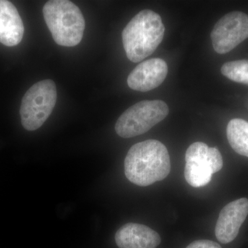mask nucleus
Masks as SVG:
<instances>
[{
    "mask_svg": "<svg viewBox=\"0 0 248 248\" xmlns=\"http://www.w3.org/2000/svg\"><path fill=\"white\" fill-rule=\"evenodd\" d=\"M124 169L127 179L135 185L148 186L164 180L170 172L169 151L157 140L140 142L129 150Z\"/></svg>",
    "mask_w": 248,
    "mask_h": 248,
    "instance_id": "nucleus-1",
    "label": "nucleus"
},
{
    "mask_svg": "<svg viewBox=\"0 0 248 248\" xmlns=\"http://www.w3.org/2000/svg\"><path fill=\"white\" fill-rule=\"evenodd\" d=\"M165 27L159 14L151 10L140 11L122 32L127 58L138 63L150 56L164 39Z\"/></svg>",
    "mask_w": 248,
    "mask_h": 248,
    "instance_id": "nucleus-2",
    "label": "nucleus"
},
{
    "mask_svg": "<svg viewBox=\"0 0 248 248\" xmlns=\"http://www.w3.org/2000/svg\"><path fill=\"white\" fill-rule=\"evenodd\" d=\"M46 24L55 43L73 47L82 40L85 19L79 8L67 0H52L43 8Z\"/></svg>",
    "mask_w": 248,
    "mask_h": 248,
    "instance_id": "nucleus-3",
    "label": "nucleus"
},
{
    "mask_svg": "<svg viewBox=\"0 0 248 248\" xmlns=\"http://www.w3.org/2000/svg\"><path fill=\"white\" fill-rule=\"evenodd\" d=\"M56 100V86L52 80H42L31 86L22 98L19 110L23 127L29 131L40 128L53 112Z\"/></svg>",
    "mask_w": 248,
    "mask_h": 248,
    "instance_id": "nucleus-4",
    "label": "nucleus"
},
{
    "mask_svg": "<svg viewBox=\"0 0 248 248\" xmlns=\"http://www.w3.org/2000/svg\"><path fill=\"white\" fill-rule=\"evenodd\" d=\"M169 113V108L164 101H141L120 116L116 122V133L125 139L141 135L164 120Z\"/></svg>",
    "mask_w": 248,
    "mask_h": 248,
    "instance_id": "nucleus-5",
    "label": "nucleus"
},
{
    "mask_svg": "<svg viewBox=\"0 0 248 248\" xmlns=\"http://www.w3.org/2000/svg\"><path fill=\"white\" fill-rule=\"evenodd\" d=\"M184 176L187 184L195 187L207 185L214 173L223 168V158L217 148H210L203 142H195L186 153Z\"/></svg>",
    "mask_w": 248,
    "mask_h": 248,
    "instance_id": "nucleus-6",
    "label": "nucleus"
},
{
    "mask_svg": "<svg viewBox=\"0 0 248 248\" xmlns=\"http://www.w3.org/2000/svg\"><path fill=\"white\" fill-rule=\"evenodd\" d=\"M210 36L217 53H229L248 38V15L238 11L226 14L216 23Z\"/></svg>",
    "mask_w": 248,
    "mask_h": 248,
    "instance_id": "nucleus-7",
    "label": "nucleus"
},
{
    "mask_svg": "<svg viewBox=\"0 0 248 248\" xmlns=\"http://www.w3.org/2000/svg\"><path fill=\"white\" fill-rule=\"evenodd\" d=\"M248 215V199H239L226 205L222 209L215 227L218 241L223 244L234 241Z\"/></svg>",
    "mask_w": 248,
    "mask_h": 248,
    "instance_id": "nucleus-8",
    "label": "nucleus"
},
{
    "mask_svg": "<svg viewBox=\"0 0 248 248\" xmlns=\"http://www.w3.org/2000/svg\"><path fill=\"white\" fill-rule=\"evenodd\" d=\"M169 68L166 62L153 58L140 63L129 75L127 83L134 91L146 92L157 88L164 82Z\"/></svg>",
    "mask_w": 248,
    "mask_h": 248,
    "instance_id": "nucleus-9",
    "label": "nucleus"
},
{
    "mask_svg": "<svg viewBox=\"0 0 248 248\" xmlns=\"http://www.w3.org/2000/svg\"><path fill=\"white\" fill-rule=\"evenodd\" d=\"M115 241L120 248H156L161 244V237L149 227L129 223L117 232Z\"/></svg>",
    "mask_w": 248,
    "mask_h": 248,
    "instance_id": "nucleus-10",
    "label": "nucleus"
},
{
    "mask_svg": "<svg viewBox=\"0 0 248 248\" xmlns=\"http://www.w3.org/2000/svg\"><path fill=\"white\" fill-rule=\"evenodd\" d=\"M24 27L17 9L11 1L0 0V43L15 46L20 43Z\"/></svg>",
    "mask_w": 248,
    "mask_h": 248,
    "instance_id": "nucleus-11",
    "label": "nucleus"
},
{
    "mask_svg": "<svg viewBox=\"0 0 248 248\" xmlns=\"http://www.w3.org/2000/svg\"><path fill=\"white\" fill-rule=\"evenodd\" d=\"M227 138L232 149L238 154L248 157V122L233 119L227 126Z\"/></svg>",
    "mask_w": 248,
    "mask_h": 248,
    "instance_id": "nucleus-12",
    "label": "nucleus"
},
{
    "mask_svg": "<svg viewBox=\"0 0 248 248\" xmlns=\"http://www.w3.org/2000/svg\"><path fill=\"white\" fill-rule=\"evenodd\" d=\"M221 71L223 76L232 81L248 84V60L227 62L222 66Z\"/></svg>",
    "mask_w": 248,
    "mask_h": 248,
    "instance_id": "nucleus-13",
    "label": "nucleus"
},
{
    "mask_svg": "<svg viewBox=\"0 0 248 248\" xmlns=\"http://www.w3.org/2000/svg\"><path fill=\"white\" fill-rule=\"evenodd\" d=\"M186 248H222L219 244L210 240H198L191 243Z\"/></svg>",
    "mask_w": 248,
    "mask_h": 248,
    "instance_id": "nucleus-14",
    "label": "nucleus"
}]
</instances>
